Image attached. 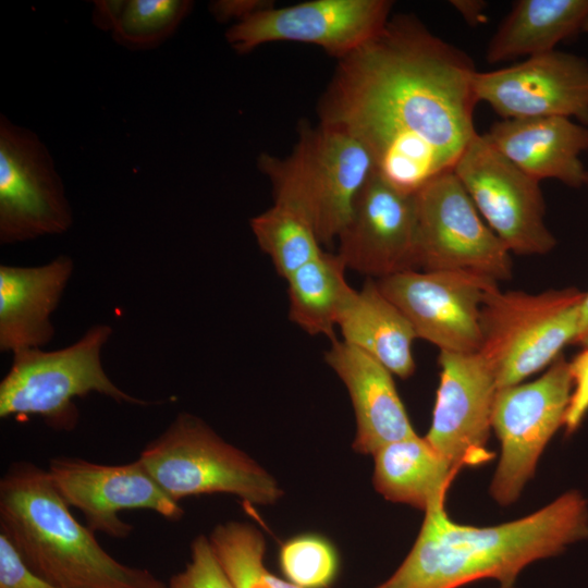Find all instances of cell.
Returning a JSON list of instances; mask_svg holds the SVG:
<instances>
[{
  "label": "cell",
  "instance_id": "cell-1",
  "mask_svg": "<svg viewBox=\"0 0 588 588\" xmlns=\"http://www.w3.org/2000/svg\"><path fill=\"white\" fill-rule=\"evenodd\" d=\"M476 70L461 49L417 17H390L383 29L339 60L319 101L320 122L356 137L376 173L406 194L452 171L477 134Z\"/></svg>",
  "mask_w": 588,
  "mask_h": 588
},
{
  "label": "cell",
  "instance_id": "cell-6",
  "mask_svg": "<svg viewBox=\"0 0 588 588\" xmlns=\"http://www.w3.org/2000/svg\"><path fill=\"white\" fill-rule=\"evenodd\" d=\"M138 460L176 502L221 492L266 505L282 495L274 478L257 462L189 414L179 415Z\"/></svg>",
  "mask_w": 588,
  "mask_h": 588
},
{
  "label": "cell",
  "instance_id": "cell-29",
  "mask_svg": "<svg viewBox=\"0 0 588 588\" xmlns=\"http://www.w3.org/2000/svg\"><path fill=\"white\" fill-rule=\"evenodd\" d=\"M168 588H235L218 561L209 538L196 537L191 546V560L173 575Z\"/></svg>",
  "mask_w": 588,
  "mask_h": 588
},
{
  "label": "cell",
  "instance_id": "cell-20",
  "mask_svg": "<svg viewBox=\"0 0 588 588\" xmlns=\"http://www.w3.org/2000/svg\"><path fill=\"white\" fill-rule=\"evenodd\" d=\"M73 262L60 256L38 267H0V347L13 353L39 348L53 336L50 316L71 277Z\"/></svg>",
  "mask_w": 588,
  "mask_h": 588
},
{
  "label": "cell",
  "instance_id": "cell-31",
  "mask_svg": "<svg viewBox=\"0 0 588 588\" xmlns=\"http://www.w3.org/2000/svg\"><path fill=\"white\" fill-rule=\"evenodd\" d=\"M569 369L573 390L563 425L567 434L579 427L588 413V347L569 362Z\"/></svg>",
  "mask_w": 588,
  "mask_h": 588
},
{
  "label": "cell",
  "instance_id": "cell-34",
  "mask_svg": "<svg viewBox=\"0 0 588 588\" xmlns=\"http://www.w3.org/2000/svg\"><path fill=\"white\" fill-rule=\"evenodd\" d=\"M575 344L588 347V292H585L581 302L579 327Z\"/></svg>",
  "mask_w": 588,
  "mask_h": 588
},
{
  "label": "cell",
  "instance_id": "cell-24",
  "mask_svg": "<svg viewBox=\"0 0 588 588\" xmlns=\"http://www.w3.org/2000/svg\"><path fill=\"white\" fill-rule=\"evenodd\" d=\"M338 254L322 252L287 279L290 320L311 335L335 340L334 328L355 293Z\"/></svg>",
  "mask_w": 588,
  "mask_h": 588
},
{
  "label": "cell",
  "instance_id": "cell-27",
  "mask_svg": "<svg viewBox=\"0 0 588 588\" xmlns=\"http://www.w3.org/2000/svg\"><path fill=\"white\" fill-rule=\"evenodd\" d=\"M209 541L235 588H271L270 573L264 565L266 543L258 529L228 522L212 530Z\"/></svg>",
  "mask_w": 588,
  "mask_h": 588
},
{
  "label": "cell",
  "instance_id": "cell-11",
  "mask_svg": "<svg viewBox=\"0 0 588 588\" xmlns=\"http://www.w3.org/2000/svg\"><path fill=\"white\" fill-rule=\"evenodd\" d=\"M72 212L53 160L29 130L0 119V241L60 234Z\"/></svg>",
  "mask_w": 588,
  "mask_h": 588
},
{
  "label": "cell",
  "instance_id": "cell-21",
  "mask_svg": "<svg viewBox=\"0 0 588 588\" xmlns=\"http://www.w3.org/2000/svg\"><path fill=\"white\" fill-rule=\"evenodd\" d=\"M338 327L345 343L382 364L392 375L406 379L415 371L413 342L416 333L404 314L367 279L342 310Z\"/></svg>",
  "mask_w": 588,
  "mask_h": 588
},
{
  "label": "cell",
  "instance_id": "cell-18",
  "mask_svg": "<svg viewBox=\"0 0 588 588\" xmlns=\"http://www.w3.org/2000/svg\"><path fill=\"white\" fill-rule=\"evenodd\" d=\"M326 363L346 387L355 417L353 448L375 454L382 446L416 434L392 373L378 360L344 341H331Z\"/></svg>",
  "mask_w": 588,
  "mask_h": 588
},
{
  "label": "cell",
  "instance_id": "cell-26",
  "mask_svg": "<svg viewBox=\"0 0 588 588\" xmlns=\"http://www.w3.org/2000/svg\"><path fill=\"white\" fill-rule=\"evenodd\" d=\"M249 224L257 244L285 280L323 252L310 223L286 206L273 203Z\"/></svg>",
  "mask_w": 588,
  "mask_h": 588
},
{
  "label": "cell",
  "instance_id": "cell-13",
  "mask_svg": "<svg viewBox=\"0 0 588 588\" xmlns=\"http://www.w3.org/2000/svg\"><path fill=\"white\" fill-rule=\"evenodd\" d=\"M404 314L417 339L440 352L476 353L481 344L480 311L492 280L458 271L407 270L376 280Z\"/></svg>",
  "mask_w": 588,
  "mask_h": 588
},
{
  "label": "cell",
  "instance_id": "cell-37",
  "mask_svg": "<svg viewBox=\"0 0 588 588\" xmlns=\"http://www.w3.org/2000/svg\"><path fill=\"white\" fill-rule=\"evenodd\" d=\"M498 588H515V587L514 585H506V586L500 585V587Z\"/></svg>",
  "mask_w": 588,
  "mask_h": 588
},
{
  "label": "cell",
  "instance_id": "cell-30",
  "mask_svg": "<svg viewBox=\"0 0 588 588\" xmlns=\"http://www.w3.org/2000/svg\"><path fill=\"white\" fill-rule=\"evenodd\" d=\"M0 588H60L28 567L9 537L0 530Z\"/></svg>",
  "mask_w": 588,
  "mask_h": 588
},
{
  "label": "cell",
  "instance_id": "cell-33",
  "mask_svg": "<svg viewBox=\"0 0 588 588\" xmlns=\"http://www.w3.org/2000/svg\"><path fill=\"white\" fill-rule=\"evenodd\" d=\"M451 3L470 25L482 21L483 10L487 7L486 2L477 0H453Z\"/></svg>",
  "mask_w": 588,
  "mask_h": 588
},
{
  "label": "cell",
  "instance_id": "cell-12",
  "mask_svg": "<svg viewBox=\"0 0 588 588\" xmlns=\"http://www.w3.org/2000/svg\"><path fill=\"white\" fill-rule=\"evenodd\" d=\"M389 0H310L270 7L233 24L225 37L238 53L268 42L319 46L341 60L378 35L390 20Z\"/></svg>",
  "mask_w": 588,
  "mask_h": 588
},
{
  "label": "cell",
  "instance_id": "cell-17",
  "mask_svg": "<svg viewBox=\"0 0 588 588\" xmlns=\"http://www.w3.org/2000/svg\"><path fill=\"white\" fill-rule=\"evenodd\" d=\"M416 200L375 173L360 192L341 232L339 252L347 269L377 280L417 270Z\"/></svg>",
  "mask_w": 588,
  "mask_h": 588
},
{
  "label": "cell",
  "instance_id": "cell-38",
  "mask_svg": "<svg viewBox=\"0 0 588 588\" xmlns=\"http://www.w3.org/2000/svg\"><path fill=\"white\" fill-rule=\"evenodd\" d=\"M588 186V170H587V177H586V184Z\"/></svg>",
  "mask_w": 588,
  "mask_h": 588
},
{
  "label": "cell",
  "instance_id": "cell-2",
  "mask_svg": "<svg viewBox=\"0 0 588 588\" xmlns=\"http://www.w3.org/2000/svg\"><path fill=\"white\" fill-rule=\"evenodd\" d=\"M588 538V506L569 491L523 518L490 527L457 524L445 504L425 511L419 535L400 567L376 588H460L482 578L514 585L530 563Z\"/></svg>",
  "mask_w": 588,
  "mask_h": 588
},
{
  "label": "cell",
  "instance_id": "cell-19",
  "mask_svg": "<svg viewBox=\"0 0 588 588\" xmlns=\"http://www.w3.org/2000/svg\"><path fill=\"white\" fill-rule=\"evenodd\" d=\"M520 170L537 179H553L578 188L587 169L580 155L588 150V126L563 117L505 119L483 134Z\"/></svg>",
  "mask_w": 588,
  "mask_h": 588
},
{
  "label": "cell",
  "instance_id": "cell-7",
  "mask_svg": "<svg viewBox=\"0 0 588 588\" xmlns=\"http://www.w3.org/2000/svg\"><path fill=\"white\" fill-rule=\"evenodd\" d=\"M110 334L109 326L98 324L62 350L13 353L11 368L0 383V417L35 415L66 429L76 422L74 399L93 392L117 402L147 404L123 392L106 375L100 353Z\"/></svg>",
  "mask_w": 588,
  "mask_h": 588
},
{
  "label": "cell",
  "instance_id": "cell-25",
  "mask_svg": "<svg viewBox=\"0 0 588 588\" xmlns=\"http://www.w3.org/2000/svg\"><path fill=\"white\" fill-rule=\"evenodd\" d=\"M94 23L111 30L114 39L132 49L154 48L169 38L188 14L186 0L95 1Z\"/></svg>",
  "mask_w": 588,
  "mask_h": 588
},
{
  "label": "cell",
  "instance_id": "cell-8",
  "mask_svg": "<svg viewBox=\"0 0 588 588\" xmlns=\"http://www.w3.org/2000/svg\"><path fill=\"white\" fill-rule=\"evenodd\" d=\"M415 200L417 269L467 272L494 282L512 277L511 252L453 170L428 182Z\"/></svg>",
  "mask_w": 588,
  "mask_h": 588
},
{
  "label": "cell",
  "instance_id": "cell-35",
  "mask_svg": "<svg viewBox=\"0 0 588 588\" xmlns=\"http://www.w3.org/2000/svg\"><path fill=\"white\" fill-rule=\"evenodd\" d=\"M270 585L271 588H299L289 580L281 579L272 574H270Z\"/></svg>",
  "mask_w": 588,
  "mask_h": 588
},
{
  "label": "cell",
  "instance_id": "cell-14",
  "mask_svg": "<svg viewBox=\"0 0 588 588\" xmlns=\"http://www.w3.org/2000/svg\"><path fill=\"white\" fill-rule=\"evenodd\" d=\"M440 382L425 439L457 471L489 463L494 373L479 352H440Z\"/></svg>",
  "mask_w": 588,
  "mask_h": 588
},
{
  "label": "cell",
  "instance_id": "cell-36",
  "mask_svg": "<svg viewBox=\"0 0 588 588\" xmlns=\"http://www.w3.org/2000/svg\"><path fill=\"white\" fill-rule=\"evenodd\" d=\"M581 32L588 33V17L586 19Z\"/></svg>",
  "mask_w": 588,
  "mask_h": 588
},
{
  "label": "cell",
  "instance_id": "cell-4",
  "mask_svg": "<svg viewBox=\"0 0 588 588\" xmlns=\"http://www.w3.org/2000/svg\"><path fill=\"white\" fill-rule=\"evenodd\" d=\"M258 167L271 182L274 203L303 216L321 245L340 236L360 192L376 173L370 152L356 137L321 122L301 125L289 156L264 154Z\"/></svg>",
  "mask_w": 588,
  "mask_h": 588
},
{
  "label": "cell",
  "instance_id": "cell-28",
  "mask_svg": "<svg viewBox=\"0 0 588 588\" xmlns=\"http://www.w3.org/2000/svg\"><path fill=\"white\" fill-rule=\"evenodd\" d=\"M279 561L287 580L299 588H328L339 569L333 546L314 535L286 541L280 550Z\"/></svg>",
  "mask_w": 588,
  "mask_h": 588
},
{
  "label": "cell",
  "instance_id": "cell-16",
  "mask_svg": "<svg viewBox=\"0 0 588 588\" xmlns=\"http://www.w3.org/2000/svg\"><path fill=\"white\" fill-rule=\"evenodd\" d=\"M47 470L61 498L84 514L91 531L126 538L132 526L119 517L123 510H150L172 520L183 515L179 502L158 485L139 460L102 465L57 457Z\"/></svg>",
  "mask_w": 588,
  "mask_h": 588
},
{
  "label": "cell",
  "instance_id": "cell-5",
  "mask_svg": "<svg viewBox=\"0 0 588 588\" xmlns=\"http://www.w3.org/2000/svg\"><path fill=\"white\" fill-rule=\"evenodd\" d=\"M585 292L576 287L530 294L490 286L480 311L479 353L498 389L523 382L549 367L575 343Z\"/></svg>",
  "mask_w": 588,
  "mask_h": 588
},
{
  "label": "cell",
  "instance_id": "cell-9",
  "mask_svg": "<svg viewBox=\"0 0 588 588\" xmlns=\"http://www.w3.org/2000/svg\"><path fill=\"white\" fill-rule=\"evenodd\" d=\"M572 390L569 362L563 355L536 380L498 389L491 427L501 456L490 493L499 504L515 502L534 476L543 449L564 425Z\"/></svg>",
  "mask_w": 588,
  "mask_h": 588
},
{
  "label": "cell",
  "instance_id": "cell-15",
  "mask_svg": "<svg viewBox=\"0 0 588 588\" xmlns=\"http://www.w3.org/2000/svg\"><path fill=\"white\" fill-rule=\"evenodd\" d=\"M474 90L502 120L563 117L588 126V61L574 53L555 49L476 72Z\"/></svg>",
  "mask_w": 588,
  "mask_h": 588
},
{
  "label": "cell",
  "instance_id": "cell-10",
  "mask_svg": "<svg viewBox=\"0 0 588 588\" xmlns=\"http://www.w3.org/2000/svg\"><path fill=\"white\" fill-rule=\"evenodd\" d=\"M453 172L511 253L543 255L553 249L556 240L544 222L540 181L512 163L483 134L471 138Z\"/></svg>",
  "mask_w": 588,
  "mask_h": 588
},
{
  "label": "cell",
  "instance_id": "cell-32",
  "mask_svg": "<svg viewBox=\"0 0 588 588\" xmlns=\"http://www.w3.org/2000/svg\"><path fill=\"white\" fill-rule=\"evenodd\" d=\"M273 7L272 2L260 0H221L211 4V12L219 21L236 19L237 22Z\"/></svg>",
  "mask_w": 588,
  "mask_h": 588
},
{
  "label": "cell",
  "instance_id": "cell-22",
  "mask_svg": "<svg viewBox=\"0 0 588 588\" xmlns=\"http://www.w3.org/2000/svg\"><path fill=\"white\" fill-rule=\"evenodd\" d=\"M373 485L385 499L422 511L445 504L457 475L424 438L417 434L389 443L375 454Z\"/></svg>",
  "mask_w": 588,
  "mask_h": 588
},
{
  "label": "cell",
  "instance_id": "cell-3",
  "mask_svg": "<svg viewBox=\"0 0 588 588\" xmlns=\"http://www.w3.org/2000/svg\"><path fill=\"white\" fill-rule=\"evenodd\" d=\"M48 474L14 463L0 481V530L36 574L60 588H168L111 556L79 524Z\"/></svg>",
  "mask_w": 588,
  "mask_h": 588
},
{
  "label": "cell",
  "instance_id": "cell-23",
  "mask_svg": "<svg viewBox=\"0 0 588 588\" xmlns=\"http://www.w3.org/2000/svg\"><path fill=\"white\" fill-rule=\"evenodd\" d=\"M588 17V0H519L488 44L489 63L555 50V46L581 32Z\"/></svg>",
  "mask_w": 588,
  "mask_h": 588
}]
</instances>
